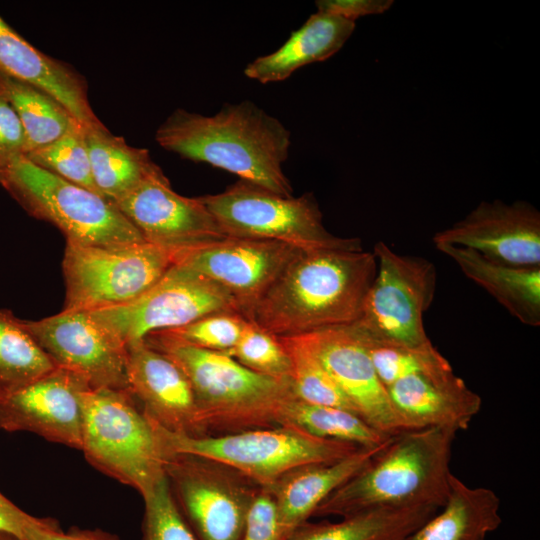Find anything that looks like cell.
Returning <instances> with one entry per match:
<instances>
[{"label": "cell", "instance_id": "6da1fadb", "mask_svg": "<svg viewBox=\"0 0 540 540\" xmlns=\"http://www.w3.org/2000/svg\"><path fill=\"white\" fill-rule=\"evenodd\" d=\"M376 271L373 252L302 251L243 316L279 338L350 326Z\"/></svg>", "mask_w": 540, "mask_h": 540}, {"label": "cell", "instance_id": "7a4b0ae2", "mask_svg": "<svg viewBox=\"0 0 540 540\" xmlns=\"http://www.w3.org/2000/svg\"><path fill=\"white\" fill-rule=\"evenodd\" d=\"M156 142L182 158L206 163L283 196H293L284 173L291 133L250 100L225 104L213 115L174 110L158 127Z\"/></svg>", "mask_w": 540, "mask_h": 540}, {"label": "cell", "instance_id": "3957f363", "mask_svg": "<svg viewBox=\"0 0 540 540\" xmlns=\"http://www.w3.org/2000/svg\"><path fill=\"white\" fill-rule=\"evenodd\" d=\"M456 432L419 428L401 432L333 491L313 517H346L377 509L434 507L445 502Z\"/></svg>", "mask_w": 540, "mask_h": 540}, {"label": "cell", "instance_id": "277c9868", "mask_svg": "<svg viewBox=\"0 0 540 540\" xmlns=\"http://www.w3.org/2000/svg\"><path fill=\"white\" fill-rule=\"evenodd\" d=\"M143 340L187 377L204 436L278 427L283 407L296 397L291 382L253 372L224 352L188 344L163 331Z\"/></svg>", "mask_w": 540, "mask_h": 540}, {"label": "cell", "instance_id": "5b68a950", "mask_svg": "<svg viewBox=\"0 0 540 540\" xmlns=\"http://www.w3.org/2000/svg\"><path fill=\"white\" fill-rule=\"evenodd\" d=\"M81 451L92 466L134 488L142 498L165 475L153 424L129 390L85 393Z\"/></svg>", "mask_w": 540, "mask_h": 540}, {"label": "cell", "instance_id": "8992f818", "mask_svg": "<svg viewBox=\"0 0 540 540\" xmlns=\"http://www.w3.org/2000/svg\"><path fill=\"white\" fill-rule=\"evenodd\" d=\"M32 217L56 226L66 242L120 246L146 242L114 202L18 158L0 179Z\"/></svg>", "mask_w": 540, "mask_h": 540}, {"label": "cell", "instance_id": "52a82bcc", "mask_svg": "<svg viewBox=\"0 0 540 540\" xmlns=\"http://www.w3.org/2000/svg\"><path fill=\"white\" fill-rule=\"evenodd\" d=\"M152 424L161 451L216 460L263 488L272 486L299 467L336 461L363 448L348 442L318 438L291 426L191 437L166 431L154 422Z\"/></svg>", "mask_w": 540, "mask_h": 540}, {"label": "cell", "instance_id": "ba28073f", "mask_svg": "<svg viewBox=\"0 0 540 540\" xmlns=\"http://www.w3.org/2000/svg\"><path fill=\"white\" fill-rule=\"evenodd\" d=\"M199 197L227 237L276 241L302 251L363 250L359 238L326 229L310 193L287 197L239 179L221 193Z\"/></svg>", "mask_w": 540, "mask_h": 540}, {"label": "cell", "instance_id": "9c48e42d", "mask_svg": "<svg viewBox=\"0 0 540 540\" xmlns=\"http://www.w3.org/2000/svg\"><path fill=\"white\" fill-rule=\"evenodd\" d=\"M377 271L359 319L351 328L369 340L418 348L431 343L423 317L435 296L437 272L430 260L374 245Z\"/></svg>", "mask_w": 540, "mask_h": 540}, {"label": "cell", "instance_id": "30bf717a", "mask_svg": "<svg viewBox=\"0 0 540 540\" xmlns=\"http://www.w3.org/2000/svg\"><path fill=\"white\" fill-rule=\"evenodd\" d=\"M175 255L148 242L99 246L66 242L63 310L96 311L127 304L152 287Z\"/></svg>", "mask_w": 540, "mask_h": 540}, {"label": "cell", "instance_id": "8fae6325", "mask_svg": "<svg viewBox=\"0 0 540 540\" xmlns=\"http://www.w3.org/2000/svg\"><path fill=\"white\" fill-rule=\"evenodd\" d=\"M173 498L198 540H240L261 486L213 459L162 451Z\"/></svg>", "mask_w": 540, "mask_h": 540}, {"label": "cell", "instance_id": "7c38bea8", "mask_svg": "<svg viewBox=\"0 0 540 540\" xmlns=\"http://www.w3.org/2000/svg\"><path fill=\"white\" fill-rule=\"evenodd\" d=\"M222 312L241 314L237 301L224 288L199 272L174 263L135 300L89 313L128 345L152 333L176 329Z\"/></svg>", "mask_w": 540, "mask_h": 540}, {"label": "cell", "instance_id": "4fadbf2b", "mask_svg": "<svg viewBox=\"0 0 540 540\" xmlns=\"http://www.w3.org/2000/svg\"><path fill=\"white\" fill-rule=\"evenodd\" d=\"M22 322L56 367L80 376L92 389L128 390L126 345L89 312L62 310Z\"/></svg>", "mask_w": 540, "mask_h": 540}, {"label": "cell", "instance_id": "5bb4252c", "mask_svg": "<svg viewBox=\"0 0 540 540\" xmlns=\"http://www.w3.org/2000/svg\"><path fill=\"white\" fill-rule=\"evenodd\" d=\"M114 204L146 242L174 255L227 237L200 197L175 192L160 167Z\"/></svg>", "mask_w": 540, "mask_h": 540}, {"label": "cell", "instance_id": "9a60e30c", "mask_svg": "<svg viewBox=\"0 0 540 540\" xmlns=\"http://www.w3.org/2000/svg\"><path fill=\"white\" fill-rule=\"evenodd\" d=\"M296 337L319 359L366 423L389 436L415 429L395 409L365 346L350 326Z\"/></svg>", "mask_w": 540, "mask_h": 540}, {"label": "cell", "instance_id": "2e32d148", "mask_svg": "<svg viewBox=\"0 0 540 540\" xmlns=\"http://www.w3.org/2000/svg\"><path fill=\"white\" fill-rule=\"evenodd\" d=\"M301 252L281 242L226 237L178 253L174 263L224 288L237 301L243 316Z\"/></svg>", "mask_w": 540, "mask_h": 540}, {"label": "cell", "instance_id": "e0dca14e", "mask_svg": "<svg viewBox=\"0 0 540 540\" xmlns=\"http://www.w3.org/2000/svg\"><path fill=\"white\" fill-rule=\"evenodd\" d=\"M89 389L83 378L56 367L0 399V428L34 433L81 450L84 396Z\"/></svg>", "mask_w": 540, "mask_h": 540}, {"label": "cell", "instance_id": "ac0fdd59", "mask_svg": "<svg viewBox=\"0 0 540 540\" xmlns=\"http://www.w3.org/2000/svg\"><path fill=\"white\" fill-rule=\"evenodd\" d=\"M432 241L435 246L468 248L507 265L540 267V213L525 201H483Z\"/></svg>", "mask_w": 540, "mask_h": 540}, {"label": "cell", "instance_id": "d6986e66", "mask_svg": "<svg viewBox=\"0 0 540 540\" xmlns=\"http://www.w3.org/2000/svg\"><path fill=\"white\" fill-rule=\"evenodd\" d=\"M126 377L148 419L175 434L204 437L190 383L165 354L144 340L126 345Z\"/></svg>", "mask_w": 540, "mask_h": 540}, {"label": "cell", "instance_id": "ffe728a7", "mask_svg": "<svg viewBox=\"0 0 540 540\" xmlns=\"http://www.w3.org/2000/svg\"><path fill=\"white\" fill-rule=\"evenodd\" d=\"M0 70L52 96L85 128L105 126L89 102L85 77L70 64L38 50L1 16Z\"/></svg>", "mask_w": 540, "mask_h": 540}, {"label": "cell", "instance_id": "44dd1931", "mask_svg": "<svg viewBox=\"0 0 540 540\" xmlns=\"http://www.w3.org/2000/svg\"><path fill=\"white\" fill-rule=\"evenodd\" d=\"M387 391L395 409L415 429L466 430L482 406L481 397L453 371L411 375Z\"/></svg>", "mask_w": 540, "mask_h": 540}, {"label": "cell", "instance_id": "7402d4cb", "mask_svg": "<svg viewBox=\"0 0 540 540\" xmlns=\"http://www.w3.org/2000/svg\"><path fill=\"white\" fill-rule=\"evenodd\" d=\"M384 445L360 448L336 461L299 467L268 487L283 540L307 522L316 508L361 470Z\"/></svg>", "mask_w": 540, "mask_h": 540}, {"label": "cell", "instance_id": "603a6c76", "mask_svg": "<svg viewBox=\"0 0 540 540\" xmlns=\"http://www.w3.org/2000/svg\"><path fill=\"white\" fill-rule=\"evenodd\" d=\"M354 29V21L317 11L277 50L248 63L244 74L262 84L286 80L299 68L332 57Z\"/></svg>", "mask_w": 540, "mask_h": 540}, {"label": "cell", "instance_id": "cb8c5ba5", "mask_svg": "<svg viewBox=\"0 0 540 540\" xmlns=\"http://www.w3.org/2000/svg\"><path fill=\"white\" fill-rule=\"evenodd\" d=\"M436 248L522 324L540 325V267L507 265L459 246L437 245Z\"/></svg>", "mask_w": 540, "mask_h": 540}, {"label": "cell", "instance_id": "d4e9b609", "mask_svg": "<svg viewBox=\"0 0 540 540\" xmlns=\"http://www.w3.org/2000/svg\"><path fill=\"white\" fill-rule=\"evenodd\" d=\"M501 523L497 494L470 487L452 473L444 504L404 540H486Z\"/></svg>", "mask_w": 540, "mask_h": 540}, {"label": "cell", "instance_id": "484cf974", "mask_svg": "<svg viewBox=\"0 0 540 540\" xmlns=\"http://www.w3.org/2000/svg\"><path fill=\"white\" fill-rule=\"evenodd\" d=\"M85 138L96 188L112 202L133 190L159 168L151 159L149 150L130 146L106 126L85 128Z\"/></svg>", "mask_w": 540, "mask_h": 540}, {"label": "cell", "instance_id": "4316f807", "mask_svg": "<svg viewBox=\"0 0 540 540\" xmlns=\"http://www.w3.org/2000/svg\"><path fill=\"white\" fill-rule=\"evenodd\" d=\"M438 509H377L342 517L340 521L305 522L286 540H403Z\"/></svg>", "mask_w": 540, "mask_h": 540}, {"label": "cell", "instance_id": "83f0119b", "mask_svg": "<svg viewBox=\"0 0 540 540\" xmlns=\"http://www.w3.org/2000/svg\"><path fill=\"white\" fill-rule=\"evenodd\" d=\"M0 97L11 105L20 119L26 139L25 155L58 139L75 121L52 96L2 70Z\"/></svg>", "mask_w": 540, "mask_h": 540}, {"label": "cell", "instance_id": "f1b7e54d", "mask_svg": "<svg viewBox=\"0 0 540 540\" xmlns=\"http://www.w3.org/2000/svg\"><path fill=\"white\" fill-rule=\"evenodd\" d=\"M280 426L295 427L318 438L348 442L363 448L382 446L392 437L374 429L352 411L311 404L296 397L283 407Z\"/></svg>", "mask_w": 540, "mask_h": 540}, {"label": "cell", "instance_id": "f546056e", "mask_svg": "<svg viewBox=\"0 0 540 540\" xmlns=\"http://www.w3.org/2000/svg\"><path fill=\"white\" fill-rule=\"evenodd\" d=\"M56 368L12 311L0 309V399Z\"/></svg>", "mask_w": 540, "mask_h": 540}, {"label": "cell", "instance_id": "4dcf8cb0", "mask_svg": "<svg viewBox=\"0 0 540 540\" xmlns=\"http://www.w3.org/2000/svg\"><path fill=\"white\" fill-rule=\"evenodd\" d=\"M279 339L290 358L291 385L296 398L307 403L339 407L356 413L347 396L300 338Z\"/></svg>", "mask_w": 540, "mask_h": 540}, {"label": "cell", "instance_id": "1f68e13d", "mask_svg": "<svg viewBox=\"0 0 540 540\" xmlns=\"http://www.w3.org/2000/svg\"><path fill=\"white\" fill-rule=\"evenodd\" d=\"M355 334L365 346L376 373L386 388L411 375H438L453 371L449 361L432 342L422 347L410 348L375 342L356 332Z\"/></svg>", "mask_w": 540, "mask_h": 540}, {"label": "cell", "instance_id": "d6a6232c", "mask_svg": "<svg viewBox=\"0 0 540 540\" xmlns=\"http://www.w3.org/2000/svg\"><path fill=\"white\" fill-rule=\"evenodd\" d=\"M25 157L50 173L101 195L92 176L85 128L78 121L58 139L28 152Z\"/></svg>", "mask_w": 540, "mask_h": 540}, {"label": "cell", "instance_id": "836d02e7", "mask_svg": "<svg viewBox=\"0 0 540 540\" xmlns=\"http://www.w3.org/2000/svg\"><path fill=\"white\" fill-rule=\"evenodd\" d=\"M224 353L253 372L291 382L290 358L280 339L250 321L238 343Z\"/></svg>", "mask_w": 540, "mask_h": 540}, {"label": "cell", "instance_id": "e575fe53", "mask_svg": "<svg viewBox=\"0 0 540 540\" xmlns=\"http://www.w3.org/2000/svg\"><path fill=\"white\" fill-rule=\"evenodd\" d=\"M143 500L142 540H198L181 514L165 475Z\"/></svg>", "mask_w": 540, "mask_h": 540}, {"label": "cell", "instance_id": "d590c367", "mask_svg": "<svg viewBox=\"0 0 540 540\" xmlns=\"http://www.w3.org/2000/svg\"><path fill=\"white\" fill-rule=\"evenodd\" d=\"M247 324L248 320L239 313L222 312L163 332L203 349L228 352L238 343Z\"/></svg>", "mask_w": 540, "mask_h": 540}, {"label": "cell", "instance_id": "8d00e7d4", "mask_svg": "<svg viewBox=\"0 0 540 540\" xmlns=\"http://www.w3.org/2000/svg\"><path fill=\"white\" fill-rule=\"evenodd\" d=\"M240 540H283L273 496L267 488H261L246 519Z\"/></svg>", "mask_w": 540, "mask_h": 540}, {"label": "cell", "instance_id": "74e56055", "mask_svg": "<svg viewBox=\"0 0 540 540\" xmlns=\"http://www.w3.org/2000/svg\"><path fill=\"white\" fill-rule=\"evenodd\" d=\"M25 133L14 109L0 97V179L12 164L25 156Z\"/></svg>", "mask_w": 540, "mask_h": 540}, {"label": "cell", "instance_id": "f35d334b", "mask_svg": "<svg viewBox=\"0 0 540 540\" xmlns=\"http://www.w3.org/2000/svg\"><path fill=\"white\" fill-rule=\"evenodd\" d=\"M23 540H120L117 536L95 529L73 528L63 532L51 519L40 518L25 533Z\"/></svg>", "mask_w": 540, "mask_h": 540}, {"label": "cell", "instance_id": "ab89813d", "mask_svg": "<svg viewBox=\"0 0 540 540\" xmlns=\"http://www.w3.org/2000/svg\"><path fill=\"white\" fill-rule=\"evenodd\" d=\"M317 11L356 21L359 17L382 14L392 5V0H318Z\"/></svg>", "mask_w": 540, "mask_h": 540}, {"label": "cell", "instance_id": "60d3db41", "mask_svg": "<svg viewBox=\"0 0 540 540\" xmlns=\"http://www.w3.org/2000/svg\"><path fill=\"white\" fill-rule=\"evenodd\" d=\"M39 519L21 510L0 492V532L23 540L26 531Z\"/></svg>", "mask_w": 540, "mask_h": 540}, {"label": "cell", "instance_id": "b9f144b4", "mask_svg": "<svg viewBox=\"0 0 540 540\" xmlns=\"http://www.w3.org/2000/svg\"><path fill=\"white\" fill-rule=\"evenodd\" d=\"M0 540H18V539L10 534L0 532Z\"/></svg>", "mask_w": 540, "mask_h": 540}, {"label": "cell", "instance_id": "7bdbcfd3", "mask_svg": "<svg viewBox=\"0 0 540 540\" xmlns=\"http://www.w3.org/2000/svg\"><path fill=\"white\" fill-rule=\"evenodd\" d=\"M404 540V539H403Z\"/></svg>", "mask_w": 540, "mask_h": 540}]
</instances>
